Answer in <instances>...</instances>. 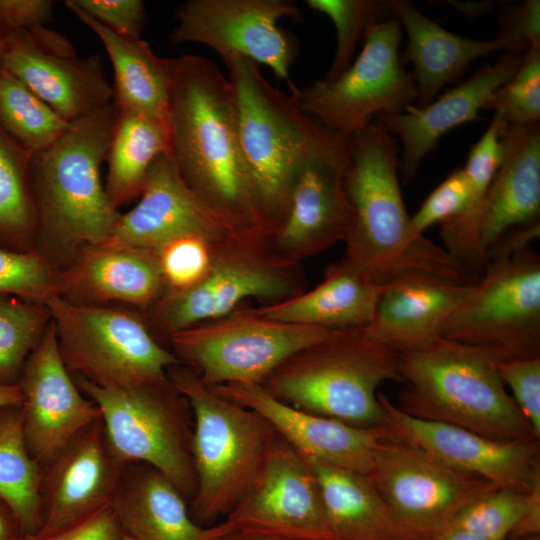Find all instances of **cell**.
<instances>
[{
  "mask_svg": "<svg viewBox=\"0 0 540 540\" xmlns=\"http://www.w3.org/2000/svg\"><path fill=\"white\" fill-rule=\"evenodd\" d=\"M441 337L506 359L540 356V256L525 248L490 259L445 322Z\"/></svg>",
  "mask_w": 540,
  "mask_h": 540,
  "instance_id": "cell-11",
  "label": "cell"
},
{
  "mask_svg": "<svg viewBox=\"0 0 540 540\" xmlns=\"http://www.w3.org/2000/svg\"><path fill=\"white\" fill-rule=\"evenodd\" d=\"M350 138L326 128L299 170L286 216L273 233L283 253L300 258L347 239L354 224L345 188Z\"/></svg>",
  "mask_w": 540,
  "mask_h": 540,
  "instance_id": "cell-16",
  "label": "cell"
},
{
  "mask_svg": "<svg viewBox=\"0 0 540 540\" xmlns=\"http://www.w3.org/2000/svg\"><path fill=\"white\" fill-rule=\"evenodd\" d=\"M378 399L391 435L452 469L522 494H527L540 477L539 441L488 438L454 425L411 417L383 392L378 393Z\"/></svg>",
  "mask_w": 540,
  "mask_h": 540,
  "instance_id": "cell-19",
  "label": "cell"
},
{
  "mask_svg": "<svg viewBox=\"0 0 540 540\" xmlns=\"http://www.w3.org/2000/svg\"><path fill=\"white\" fill-rule=\"evenodd\" d=\"M213 242L197 236L175 239L155 251L165 286L171 292L189 289L209 272L213 260Z\"/></svg>",
  "mask_w": 540,
  "mask_h": 540,
  "instance_id": "cell-43",
  "label": "cell"
},
{
  "mask_svg": "<svg viewBox=\"0 0 540 540\" xmlns=\"http://www.w3.org/2000/svg\"><path fill=\"white\" fill-rule=\"evenodd\" d=\"M401 37L394 17L372 24L360 54L338 78L317 80L291 96L304 114L349 137L375 115L402 112L417 102V88L402 64Z\"/></svg>",
  "mask_w": 540,
  "mask_h": 540,
  "instance_id": "cell-12",
  "label": "cell"
},
{
  "mask_svg": "<svg viewBox=\"0 0 540 540\" xmlns=\"http://www.w3.org/2000/svg\"><path fill=\"white\" fill-rule=\"evenodd\" d=\"M126 463L112 450L99 419L40 466V530H50L110 506Z\"/></svg>",
  "mask_w": 540,
  "mask_h": 540,
  "instance_id": "cell-21",
  "label": "cell"
},
{
  "mask_svg": "<svg viewBox=\"0 0 540 540\" xmlns=\"http://www.w3.org/2000/svg\"><path fill=\"white\" fill-rule=\"evenodd\" d=\"M382 287L344 256L312 290L254 310L271 319L331 330L363 328L373 318Z\"/></svg>",
  "mask_w": 540,
  "mask_h": 540,
  "instance_id": "cell-30",
  "label": "cell"
},
{
  "mask_svg": "<svg viewBox=\"0 0 540 540\" xmlns=\"http://www.w3.org/2000/svg\"><path fill=\"white\" fill-rule=\"evenodd\" d=\"M525 496L496 487L463 508L445 528L465 530L489 540H507L523 510Z\"/></svg>",
  "mask_w": 540,
  "mask_h": 540,
  "instance_id": "cell-42",
  "label": "cell"
},
{
  "mask_svg": "<svg viewBox=\"0 0 540 540\" xmlns=\"http://www.w3.org/2000/svg\"><path fill=\"white\" fill-rule=\"evenodd\" d=\"M506 123L497 115L481 138L472 147L463 168L470 188L465 209L456 217L440 224V236L444 249L463 265L479 260L473 226L482 200L497 173L505 153L502 132Z\"/></svg>",
  "mask_w": 540,
  "mask_h": 540,
  "instance_id": "cell-35",
  "label": "cell"
},
{
  "mask_svg": "<svg viewBox=\"0 0 540 540\" xmlns=\"http://www.w3.org/2000/svg\"><path fill=\"white\" fill-rule=\"evenodd\" d=\"M101 412L108 442L124 463H144L166 476L190 502L196 491L189 402L162 379L129 387L99 386L73 377Z\"/></svg>",
  "mask_w": 540,
  "mask_h": 540,
  "instance_id": "cell-8",
  "label": "cell"
},
{
  "mask_svg": "<svg viewBox=\"0 0 540 540\" xmlns=\"http://www.w3.org/2000/svg\"><path fill=\"white\" fill-rule=\"evenodd\" d=\"M470 197L469 182L463 168L451 172L424 200L411 217L412 225L421 234L433 225H440L458 216Z\"/></svg>",
  "mask_w": 540,
  "mask_h": 540,
  "instance_id": "cell-45",
  "label": "cell"
},
{
  "mask_svg": "<svg viewBox=\"0 0 540 540\" xmlns=\"http://www.w3.org/2000/svg\"><path fill=\"white\" fill-rule=\"evenodd\" d=\"M197 235L214 244L236 233L184 183L168 152L152 163L138 203L120 214L111 240L157 251L180 237Z\"/></svg>",
  "mask_w": 540,
  "mask_h": 540,
  "instance_id": "cell-22",
  "label": "cell"
},
{
  "mask_svg": "<svg viewBox=\"0 0 540 540\" xmlns=\"http://www.w3.org/2000/svg\"><path fill=\"white\" fill-rule=\"evenodd\" d=\"M76 8L121 36L141 38L147 21L141 0H69Z\"/></svg>",
  "mask_w": 540,
  "mask_h": 540,
  "instance_id": "cell-46",
  "label": "cell"
},
{
  "mask_svg": "<svg viewBox=\"0 0 540 540\" xmlns=\"http://www.w3.org/2000/svg\"><path fill=\"white\" fill-rule=\"evenodd\" d=\"M66 7L101 40L114 72L113 104L121 113L168 124L170 59L157 56L141 38L121 36L76 8Z\"/></svg>",
  "mask_w": 540,
  "mask_h": 540,
  "instance_id": "cell-31",
  "label": "cell"
},
{
  "mask_svg": "<svg viewBox=\"0 0 540 540\" xmlns=\"http://www.w3.org/2000/svg\"><path fill=\"white\" fill-rule=\"evenodd\" d=\"M168 144V124L119 112L105 160V190L117 209L140 196L152 163L168 152Z\"/></svg>",
  "mask_w": 540,
  "mask_h": 540,
  "instance_id": "cell-33",
  "label": "cell"
},
{
  "mask_svg": "<svg viewBox=\"0 0 540 540\" xmlns=\"http://www.w3.org/2000/svg\"><path fill=\"white\" fill-rule=\"evenodd\" d=\"M257 235L235 236L214 255L204 279L195 286L163 296L156 319L168 334L218 319L234 311L243 300L280 299L294 290L285 262L246 246Z\"/></svg>",
  "mask_w": 540,
  "mask_h": 540,
  "instance_id": "cell-17",
  "label": "cell"
},
{
  "mask_svg": "<svg viewBox=\"0 0 540 540\" xmlns=\"http://www.w3.org/2000/svg\"><path fill=\"white\" fill-rule=\"evenodd\" d=\"M167 375L193 414L197 484L189 510L204 526L226 517L242 500L279 435L264 417L221 396L193 370L176 364Z\"/></svg>",
  "mask_w": 540,
  "mask_h": 540,
  "instance_id": "cell-6",
  "label": "cell"
},
{
  "mask_svg": "<svg viewBox=\"0 0 540 540\" xmlns=\"http://www.w3.org/2000/svg\"><path fill=\"white\" fill-rule=\"evenodd\" d=\"M50 321L45 305L0 298V384L18 381Z\"/></svg>",
  "mask_w": 540,
  "mask_h": 540,
  "instance_id": "cell-38",
  "label": "cell"
},
{
  "mask_svg": "<svg viewBox=\"0 0 540 540\" xmlns=\"http://www.w3.org/2000/svg\"><path fill=\"white\" fill-rule=\"evenodd\" d=\"M504 359L492 348L443 337L426 349L399 354L405 388L395 405L411 417L488 438L539 441L499 376Z\"/></svg>",
  "mask_w": 540,
  "mask_h": 540,
  "instance_id": "cell-3",
  "label": "cell"
},
{
  "mask_svg": "<svg viewBox=\"0 0 540 540\" xmlns=\"http://www.w3.org/2000/svg\"><path fill=\"white\" fill-rule=\"evenodd\" d=\"M22 535L13 509L0 497V540H18Z\"/></svg>",
  "mask_w": 540,
  "mask_h": 540,
  "instance_id": "cell-51",
  "label": "cell"
},
{
  "mask_svg": "<svg viewBox=\"0 0 540 540\" xmlns=\"http://www.w3.org/2000/svg\"><path fill=\"white\" fill-rule=\"evenodd\" d=\"M388 380L402 383L399 353L356 328L332 330L287 359L261 385L292 407L374 428L386 426L377 389Z\"/></svg>",
  "mask_w": 540,
  "mask_h": 540,
  "instance_id": "cell-5",
  "label": "cell"
},
{
  "mask_svg": "<svg viewBox=\"0 0 540 540\" xmlns=\"http://www.w3.org/2000/svg\"><path fill=\"white\" fill-rule=\"evenodd\" d=\"M393 16L405 29L407 46L401 60L413 66L419 107L426 106L447 83L458 79L470 62L495 51L524 54L506 34L490 40H475L454 34L423 15L410 1L392 0Z\"/></svg>",
  "mask_w": 540,
  "mask_h": 540,
  "instance_id": "cell-29",
  "label": "cell"
},
{
  "mask_svg": "<svg viewBox=\"0 0 540 540\" xmlns=\"http://www.w3.org/2000/svg\"><path fill=\"white\" fill-rule=\"evenodd\" d=\"M221 396L264 417L280 438L307 458L369 475L384 427L361 428L292 407L261 384L228 383L212 387Z\"/></svg>",
  "mask_w": 540,
  "mask_h": 540,
  "instance_id": "cell-23",
  "label": "cell"
},
{
  "mask_svg": "<svg viewBox=\"0 0 540 540\" xmlns=\"http://www.w3.org/2000/svg\"><path fill=\"white\" fill-rule=\"evenodd\" d=\"M540 535V477L525 496L523 510L507 540Z\"/></svg>",
  "mask_w": 540,
  "mask_h": 540,
  "instance_id": "cell-50",
  "label": "cell"
},
{
  "mask_svg": "<svg viewBox=\"0 0 540 540\" xmlns=\"http://www.w3.org/2000/svg\"><path fill=\"white\" fill-rule=\"evenodd\" d=\"M22 393L18 383L0 384V408L21 406Z\"/></svg>",
  "mask_w": 540,
  "mask_h": 540,
  "instance_id": "cell-52",
  "label": "cell"
},
{
  "mask_svg": "<svg viewBox=\"0 0 540 540\" xmlns=\"http://www.w3.org/2000/svg\"><path fill=\"white\" fill-rule=\"evenodd\" d=\"M169 59L168 154L179 176L236 233L269 235L242 153L230 80L205 57Z\"/></svg>",
  "mask_w": 540,
  "mask_h": 540,
  "instance_id": "cell-1",
  "label": "cell"
},
{
  "mask_svg": "<svg viewBox=\"0 0 540 540\" xmlns=\"http://www.w3.org/2000/svg\"><path fill=\"white\" fill-rule=\"evenodd\" d=\"M482 110H494L508 125H530L540 118V50L529 48L514 75L497 88Z\"/></svg>",
  "mask_w": 540,
  "mask_h": 540,
  "instance_id": "cell-41",
  "label": "cell"
},
{
  "mask_svg": "<svg viewBox=\"0 0 540 540\" xmlns=\"http://www.w3.org/2000/svg\"><path fill=\"white\" fill-rule=\"evenodd\" d=\"M504 385L512 392V399L540 438V356L504 359L498 364Z\"/></svg>",
  "mask_w": 540,
  "mask_h": 540,
  "instance_id": "cell-44",
  "label": "cell"
},
{
  "mask_svg": "<svg viewBox=\"0 0 540 540\" xmlns=\"http://www.w3.org/2000/svg\"><path fill=\"white\" fill-rule=\"evenodd\" d=\"M61 358L73 377L99 386L129 387L162 379L179 363L131 311L71 302L46 303Z\"/></svg>",
  "mask_w": 540,
  "mask_h": 540,
  "instance_id": "cell-9",
  "label": "cell"
},
{
  "mask_svg": "<svg viewBox=\"0 0 540 540\" xmlns=\"http://www.w3.org/2000/svg\"><path fill=\"white\" fill-rule=\"evenodd\" d=\"M307 460L333 540H410L368 475Z\"/></svg>",
  "mask_w": 540,
  "mask_h": 540,
  "instance_id": "cell-32",
  "label": "cell"
},
{
  "mask_svg": "<svg viewBox=\"0 0 540 540\" xmlns=\"http://www.w3.org/2000/svg\"><path fill=\"white\" fill-rule=\"evenodd\" d=\"M59 274L43 253L0 246V295L45 305L60 294Z\"/></svg>",
  "mask_w": 540,
  "mask_h": 540,
  "instance_id": "cell-40",
  "label": "cell"
},
{
  "mask_svg": "<svg viewBox=\"0 0 540 540\" xmlns=\"http://www.w3.org/2000/svg\"><path fill=\"white\" fill-rule=\"evenodd\" d=\"M523 54L505 52L493 64H485L465 82L423 107L410 105L402 112L378 116L387 130L402 143L399 171L412 180L421 161L450 130L478 119L491 94L517 71Z\"/></svg>",
  "mask_w": 540,
  "mask_h": 540,
  "instance_id": "cell-24",
  "label": "cell"
},
{
  "mask_svg": "<svg viewBox=\"0 0 540 540\" xmlns=\"http://www.w3.org/2000/svg\"><path fill=\"white\" fill-rule=\"evenodd\" d=\"M471 285L424 273L398 276L383 285L373 318L361 330L399 354L426 349Z\"/></svg>",
  "mask_w": 540,
  "mask_h": 540,
  "instance_id": "cell-25",
  "label": "cell"
},
{
  "mask_svg": "<svg viewBox=\"0 0 540 540\" xmlns=\"http://www.w3.org/2000/svg\"><path fill=\"white\" fill-rule=\"evenodd\" d=\"M121 540H132V539L128 537L127 535L123 534V537L121 538Z\"/></svg>",
  "mask_w": 540,
  "mask_h": 540,
  "instance_id": "cell-58",
  "label": "cell"
},
{
  "mask_svg": "<svg viewBox=\"0 0 540 540\" xmlns=\"http://www.w3.org/2000/svg\"><path fill=\"white\" fill-rule=\"evenodd\" d=\"M332 330L233 311L169 335L173 354L208 386L263 381L287 359Z\"/></svg>",
  "mask_w": 540,
  "mask_h": 540,
  "instance_id": "cell-10",
  "label": "cell"
},
{
  "mask_svg": "<svg viewBox=\"0 0 540 540\" xmlns=\"http://www.w3.org/2000/svg\"><path fill=\"white\" fill-rule=\"evenodd\" d=\"M118 114L112 102L32 155L36 238L59 256L73 259L82 248L108 240L120 218L101 181Z\"/></svg>",
  "mask_w": 540,
  "mask_h": 540,
  "instance_id": "cell-4",
  "label": "cell"
},
{
  "mask_svg": "<svg viewBox=\"0 0 540 540\" xmlns=\"http://www.w3.org/2000/svg\"><path fill=\"white\" fill-rule=\"evenodd\" d=\"M176 25L169 35L174 45L197 43L213 49L226 62L239 56L269 67L286 81L290 95L298 91L290 79L299 44L278 25L281 18H300L289 0H190L175 10Z\"/></svg>",
  "mask_w": 540,
  "mask_h": 540,
  "instance_id": "cell-14",
  "label": "cell"
},
{
  "mask_svg": "<svg viewBox=\"0 0 540 540\" xmlns=\"http://www.w3.org/2000/svg\"><path fill=\"white\" fill-rule=\"evenodd\" d=\"M514 540H540V535L524 536V537H520Z\"/></svg>",
  "mask_w": 540,
  "mask_h": 540,
  "instance_id": "cell-57",
  "label": "cell"
},
{
  "mask_svg": "<svg viewBox=\"0 0 540 540\" xmlns=\"http://www.w3.org/2000/svg\"><path fill=\"white\" fill-rule=\"evenodd\" d=\"M430 540H489L474 533L456 529L445 528L435 534Z\"/></svg>",
  "mask_w": 540,
  "mask_h": 540,
  "instance_id": "cell-53",
  "label": "cell"
},
{
  "mask_svg": "<svg viewBox=\"0 0 540 540\" xmlns=\"http://www.w3.org/2000/svg\"><path fill=\"white\" fill-rule=\"evenodd\" d=\"M224 63L257 207L273 234L286 216L296 176L326 127L304 114L290 94L273 87L256 63L239 56Z\"/></svg>",
  "mask_w": 540,
  "mask_h": 540,
  "instance_id": "cell-7",
  "label": "cell"
},
{
  "mask_svg": "<svg viewBox=\"0 0 540 540\" xmlns=\"http://www.w3.org/2000/svg\"><path fill=\"white\" fill-rule=\"evenodd\" d=\"M164 286L155 251L111 239L82 248L59 274V295L86 305L147 308L160 299Z\"/></svg>",
  "mask_w": 540,
  "mask_h": 540,
  "instance_id": "cell-26",
  "label": "cell"
},
{
  "mask_svg": "<svg viewBox=\"0 0 540 540\" xmlns=\"http://www.w3.org/2000/svg\"><path fill=\"white\" fill-rule=\"evenodd\" d=\"M71 126L6 69H0V127L32 153L56 142Z\"/></svg>",
  "mask_w": 540,
  "mask_h": 540,
  "instance_id": "cell-37",
  "label": "cell"
},
{
  "mask_svg": "<svg viewBox=\"0 0 540 540\" xmlns=\"http://www.w3.org/2000/svg\"><path fill=\"white\" fill-rule=\"evenodd\" d=\"M32 155L0 127V246L15 251L37 237Z\"/></svg>",
  "mask_w": 540,
  "mask_h": 540,
  "instance_id": "cell-36",
  "label": "cell"
},
{
  "mask_svg": "<svg viewBox=\"0 0 540 540\" xmlns=\"http://www.w3.org/2000/svg\"><path fill=\"white\" fill-rule=\"evenodd\" d=\"M503 161L475 217L473 233L488 263V251L509 231L539 222L540 127L508 125L502 132Z\"/></svg>",
  "mask_w": 540,
  "mask_h": 540,
  "instance_id": "cell-27",
  "label": "cell"
},
{
  "mask_svg": "<svg viewBox=\"0 0 540 540\" xmlns=\"http://www.w3.org/2000/svg\"><path fill=\"white\" fill-rule=\"evenodd\" d=\"M53 7L50 0H0V23L7 33L45 26Z\"/></svg>",
  "mask_w": 540,
  "mask_h": 540,
  "instance_id": "cell-49",
  "label": "cell"
},
{
  "mask_svg": "<svg viewBox=\"0 0 540 540\" xmlns=\"http://www.w3.org/2000/svg\"><path fill=\"white\" fill-rule=\"evenodd\" d=\"M123 532L110 506L50 530L22 535L18 540H121Z\"/></svg>",
  "mask_w": 540,
  "mask_h": 540,
  "instance_id": "cell-47",
  "label": "cell"
},
{
  "mask_svg": "<svg viewBox=\"0 0 540 540\" xmlns=\"http://www.w3.org/2000/svg\"><path fill=\"white\" fill-rule=\"evenodd\" d=\"M399 155L398 142L378 120L351 136L345 188L354 224L345 256L381 286L409 273L473 284L476 277L413 227L399 184Z\"/></svg>",
  "mask_w": 540,
  "mask_h": 540,
  "instance_id": "cell-2",
  "label": "cell"
},
{
  "mask_svg": "<svg viewBox=\"0 0 540 540\" xmlns=\"http://www.w3.org/2000/svg\"><path fill=\"white\" fill-rule=\"evenodd\" d=\"M368 476L410 540H430L468 504L496 488L390 432L378 443Z\"/></svg>",
  "mask_w": 540,
  "mask_h": 540,
  "instance_id": "cell-13",
  "label": "cell"
},
{
  "mask_svg": "<svg viewBox=\"0 0 540 540\" xmlns=\"http://www.w3.org/2000/svg\"><path fill=\"white\" fill-rule=\"evenodd\" d=\"M2 68L69 123L113 102V89L97 55L82 57L61 33L38 26L7 33Z\"/></svg>",
  "mask_w": 540,
  "mask_h": 540,
  "instance_id": "cell-15",
  "label": "cell"
},
{
  "mask_svg": "<svg viewBox=\"0 0 540 540\" xmlns=\"http://www.w3.org/2000/svg\"><path fill=\"white\" fill-rule=\"evenodd\" d=\"M453 3L455 8L461 10L464 14L469 17H476L486 13L492 7L491 2H473V3H461V2H449Z\"/></svg>",
  "mask_w": 540,
  "mask_h": 540,
  "instance_id": "cell-54",
  "label": "cell"
},
{
  "mask_svg": "<svg viewBox=\"0 0 540 540\" xmlns=\"http://www.w3.org/2000/svg\"><path fill=\"white\" fill-rule=\"evenodd\" d=\"M6 34H7V32L5 31V29L3 28V26L0 23V47H1L2 40H3V38L5 37ZM1 68H2V64H1V56H0V69Z\"/></svg>",
  "mask_w": 540,
  "mask_h": 540,
  "instance_id": "cell-56",
  "label": "cell"
},
{
  "mask_svg": "<svg viewBox=\"0 0 540 540\" xmlns=\"http://www.w3.org/2000/svg\"><path fill=\"white\" fill-rule=\"evenodd\" d=\"M23 402V435L31 457L42 466L72 437L101 419L67 370L52 321L29 355L17 381Z\"/></svg>",
  "mask_w": 540,
  "mask_h": 540,
  "instance_id": "cell-20",
  "label": "cell"
},
{
  "mask_svg": "<svg viewBox=\"0 0 540 540\" xmlns=\"http://www.w3.org/2000/svg\"><path fill=\"white\" fill-rule=\"evenodd\" d=\"M216 540H298V539H290V538H282V537H274V536H266V535L244 533V532H239V531H232L219 537Z\"/></svg>",
  "mask_w": 540,
  "mask_h": 540,
  "instance_id": "cell-55",
  "label": "cell"
},
{
  "mask_svg": "<svg viewBox=\"0 0 540 540\" xmlns=\"http://www.w3.org/2000/svg\"><path fill=\"white\" fill-rule=\"evenodd\" d=\"M313 11L326 15L336 29V48L323 80L338 78L353 62L358 44L369 26L393 18L391 1L383 0H307Z\"/></svg>",
  "mask_w": 540,
  "mask_h": 540,
  "instance_id": "cell-39",
  "label": "cell"
},
{
  "mask_svg": "<svg viewBox=\"0 0 540 540\" xmlns=\"http://www.w3.org/2000/svg\"><path fill=\"white\" fill-rule=\"evenodd\" d=\"M187 503L157 469L128 463L110 507L132 540H216L233 531L224 520L207 527L198 524Z\"/></svg>",
  "mask_w": 540,
  "mask_h": 540,
  "instance_id": "cell-28",
  "label": "cell"
},
{
  "mask_svg": "<svg viewBox=\"0 0 540 540\" xmlns=\"http://www.w3.org/2000/svg\"><path fill=\"white\" fill-rule=\"evenodd\" d=\"M224 521L244 533L333 540L309 461L280 437L251 488Z\"/></svg>",
  "mask_w": 540,
  "mask_h": 540,
  "instance_id": "cell-18",
  "label": "cell"
},
{
  "mask_svg": "<svg viewBox=\"0 0 540 540\" xmlns=\"http://www.w3.org/2000/svg\"><path fill=\"white\" fill-rule=\"evenodd\" d=\"M499 33L514 39L524 52L540 50V1L526 0L503 13Z\"/></svg>",
  "mask_w": 540,
  "mask_h": 540,
  "instance_id": "cell-48",
  "label": "cell"
},
{
  "mask_svg": "<svg viewBox=\"0 0 540 540\" xmlns=\"http://www.w3.org/2000/svg\"><path fill=\"white\" fill-rule=\"evenodd\" d=\"M40 465L23 435L20 406L0 408V497L13 509L23 535L40 530Z\"/></svg>",
  "mask_w": 540,
  "mask_h": 540,
  "instance_id": "cell-34",
  "label": "cell"
}]
</instances>
